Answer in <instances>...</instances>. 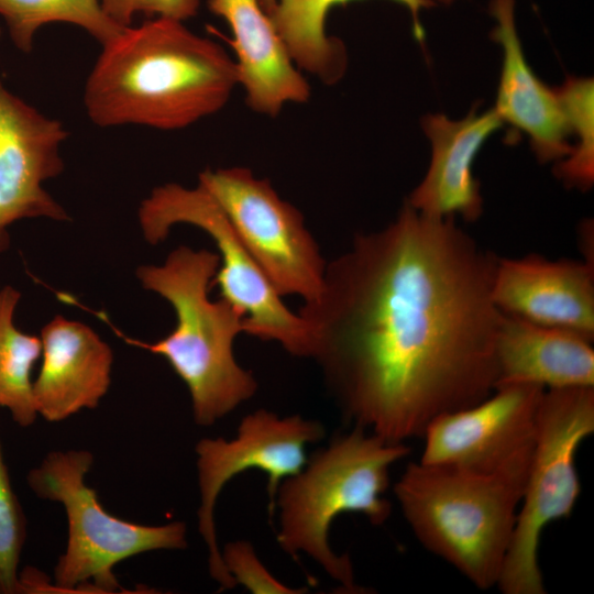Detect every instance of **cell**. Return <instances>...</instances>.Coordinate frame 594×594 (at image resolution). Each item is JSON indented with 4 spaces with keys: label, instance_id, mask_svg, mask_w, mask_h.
I'll return each instance as SVG.
<instances>
[{
    "label": "cell",
    "instance_id": "cb8c5ba5",
    "mask_svg": "<svg viewBox=\"0 0 594 594\" xmlns=\"http://www.w3.org/2000/svg\"><path fill=\"white\" fill-rule=\"evenodd\" d=\"M226 569L237 584L255 594H298L307 588H292L276 578L257 558L251 543L243 540L229 542L221 551Z\"/></svg>",
    "mask_w": 594,
    "mask_h": 594
},
{
    "label": "cell",
    "instance_id": "3957f363",
    "mask_svg": "<svg viewBox=\"0 0 594 594\" xmlns=\"http://www.w3.org/2000/svg\"><path fill=\"white\" fill-rule=\"evenodd\" d=\"M219 264L217 252L179 245L162 265L136 270L143 288L167 300L175 311V328L156 342L132 339L98 314L128 344L168 362L186 384L194 419L200 426L213 425L257 389L253 374L233 353L235 338L246 333L244 315L227 300L209 296Z\"/></svg>",
    "mask_w": 594,
    "mask_h": 594
},
{
    "label": "cell",
    "instance_id": "5bb4252c",
    "mask_svg": "<svg viewBox=\"0 0 594 594\" xmlns=\"http://www.w3.org/2000/svg\"><path fill=\"white\" fill-rule=\"evenodd\" d=\"M42 363L33 381L37 416L61 422L97 407L111 385L113 353L89 326L55 316L41 330Z\"/></svg>",
    "mask_w": 594,
    "mask_h": 594
},
{
    "label": "cell",
    "instance_id": "4316f807",
    "mask_svg": "<svg viewBox=\"0 0 594 594\" xmlns=\"http://www.w3.org/2000/svg\"><path fill=\"white\" fill-rule=\"evenodd\" d=\"M430 1H441V2H444V3H450L452 0H430Z\"/></svg>",
    "mask_w": 594,
    "mask_h": 594
},
{
    "label": "cell",
    "instance_id": "8fae6325",
    "mask_svg": "<svg viewBox=\"0 0 594 594\" xmlns=\"http://www.w3.org/2000/svg\"><path fill=\"white\" fill-rule=\"evenodd\" d=\"M544 388L497 386L483 400L436 417L426 427L420 462L474 472H493L534 444Z\"/></svg>",
    "mask_w": 594,
    "mask_h": 594
},
{
    "label": "cell",
    "instance_id": "d4e9b609",
    "mask_svg": "<svg viewBox=\"0 0 594 594\" xmlns=\"http://www.w3.org/2000/svg\"><path fill=\"white\" fill-rule=\"evenodd\" d=\"M100 3L113 22L127 28L138 13L183 22L197 14L200 0H100Z\"/></svg>",
    "mask_w": 594,
    "mask_h": 594
},
{
    "label": "cell",
    "instance_id": "52a82bcc",
    "mask_svg": "<svg viewBox=\"0 0 594 594\" xmlns=\"http://www.w3.org/2000/svg\"><path fill=\"white\" fill-rule=\"evenodd\" d=\"M594 432V387L544 389L524 492L497 587L544 594L538 550L543 529L571 516L581 494L575 457Z\"/></svg>",
    "mask_w": 594,
    "mask_h": 594
},
{
    "label": "cell",
    "instance_id": "484cf974",
    "mask_svg": "<svg viewBox=\"0 0 594 594\" xmlns=\"http://www.w3.org/2000/svg\"><path fill=\"white\" fill-rule=\"evenodd\" d=\"M264 10L270 13L276 4V0H261Z\"/></svg>",
    "mask_w": 594,
    "mask_h": 594
},
{
    "label": "cell",
    "instance_id": "8992f818",
    "mask_svg": "<svg viewBox=\"0 0 594 594\" xmlns=\"http://www.w3.org/2000/svg\"><path fill=\"white\" fill-rule=\"evenodd\" d=\"M92 463L88 450L52 451L26 476L32 492L59 503L67 517L66 549L54 568L55 593H117L121 587L113 568L119 562L187 546L182 521L147 526L108 513L86 483Z\"/></svg>",
    "mask_w": 594,
    "mask_h": 594
},
{
    "label": "cell",
    "instance_id": "d6986e66",
    "mask_svg": "<svg viewBox=\"0 0 594 594\" xmlns=\"http://www.w3.org/2000/svg\"><path fill=\"white\" fill-rule=\"evenodd\" d=\"M353 0H276L270 12L274 26L298 68L317 76L324 84L336 82L345 69L342 43L326 33L329 11ZM411 14L414 34L422 41L425 31L419 13L433 4L430 0H393Z\"/></svg>",
    "mask_w": 594,
    "mask_h": 594
},
{
    "label": "cell",
    "instance_id": "7a4b0ae2",
    "mask_svg": "<svg viewBox=\"0 0 594 594\" xmlns=\"http://www.w3.org/2000/svg\"><path fill=\"white\" fill-rule=\"evenodd\" d=\"M237 85L235 62L218 43L154 18L102 45L82 100L98 127L173 131L219 111Z\"/></svg>",
    "mask_w": 594,
    "mask_h": 594
},
{
    "label": "cell",
    "instance_id": "ba28073f",
    "mask_svg": "<svg viewBox=\"0 0 594 594\" xmlns=\"http://www.w3.org/2000/svg\"><path fill=\"white\" fill-rule=\"evenodd\" d=\"M138 218L143 238L151 245L163 242L179 223L206 232L220 258L212 286L217 285L221 298L242 311L245 334L276 342L294 356H312L314 341L308 323L285 305L220 206L202 186L187 188L168 183L155 187L142 200Z\"/></svg>",
    "mask_w": 594,
    "mask_h": 594
},
{
    "label": "cell",
    "instance_id": "ffe728a7",
    "mask_svg": "<svg viewBox=\"0 0 594 594\" xmlns=\"http://www.w3.org/2000/svg\"><path fill=\"white\" fill-rule=\"evenodd\" d=\"M20 299L16 288H0V408H7L19 426L29 427L37 417L32 370L41 358L42 342L40 337L15 326L14 314Z\"/></svg>",
    "mask_w": 594,
    "mask_h": 594
},
{
    "label": "cell",
    "instance_id": "4fadbf2b",
    "mask_svg": "<svg viewBox=\"0 0 594 594\" xmlns=\"http://www.w3.org/2000/svg\"><path fill=\"white\" fill-rule=\"evenodd\" d=\"M492 299L504 315L594 339V263L587 260L498 257Z\"/></svg>",
    "mask_w": 594,
    "mask_h": 594
},
{
    "label": "cell",
    "instance_id": "30bf717a",
    "mask_svg": "<svg viewBox=\"0 0 594 594\" xmlns=\"http://www.w3.org/2000/svg\"><path fill=\"white\" fill-rule=\"evenodd\" d=\"M323 436L318 421L299 415L279 418L258 409L241 420L233 439L204 438L197 442L198 530L207 546L209 573L222 590H232L237 583L224 566L217 541L213 512L221 490L238 474L260 470L267 476L268 510L273 515L279 485L302 470L308 461L306 447Z\"/></svg>",
    "mask_w": 594,
    "mask_h": 594
},
{
    "label": "cell",
    "instance_id": "7402d4cb",
    "mask_svg": "<svg viewBox=\"0 0 594 594\" xmlns=\"http://www.w3.org/2000/svg\"><path fill=\"white\" fill-rule=\"evenodd\" d=\"M557 92L576 145L559 161L554 173L565 184L587 190L594 182L593 79L570 77Z\"/></svg>",
    "mask_w": 594,
    "mask_h": 594
},
{
    "label": "cell",
    "instance_id": "9c48e42d",
    "mask_svg": "<svg viewBox=\"0 0 594 594\" xmlns=\"http://www.w3.org/2000/svg\"><path fill=\"white\" fill-rule=\"evenodd\" d=\"M235 233L282 296L304 302L321 292L327 262L301 212L245 167L207 168L198 176Z\"/></svg>",
    "mask_w": 594,
    "mask_h": 594
},
{
    "label": "cell",
    "instance_id": "277c9868",
    "mask_svg": "<svg viewBox=\"0 0 594 594\" xmlns=\"http://www.w3.org/2000/svg\"><path fill=\"white\" fill-rule=\"evenodd\" d=\"M531 451L493 472L411 462L394 485L419 542L481 590L498 583Z\"/></svg>",
    "mask_w": 594,
    "mask_h": 594
},
{
    "label": "cell",
    "instance_id": "5b68a950",
    "mask_svg": "<svg viewBox=\"0 0 594 594\" xmlns=\"http://www.w3.org/2000/svg\"><path fill=\"white\" fill-rule=\"evenodd\" d=\"M409 452L405 442H388L356 426L318 450L277 490L280 548L293 557L306 553L345 592L366 593L355 582L350 558L331 549L329 529L343 513L383 525L392 512L384 497L391 468Z\"/></svg>",
    "mask_w": 594,
    "mask_h": 594
},
{
    "label": "cell",
    "instance_id": "e0dca14e",
    "mask_svg": "<svg viewBox=\"0 0 594 594\" xmlns=\"http://www.w3.org/2000/svg\"><path fill=\"white\" fill-rule=\"evenodd\" d=\"M515 0H492L497 20L492 33L503 47V65L495 110L503 122L528 134L537 158L560 161L572 146L565 114L557 89L547 87L526 62L515 26Z\"/></svg>",
    "mask_w": 594,
    "mask_h": 594
},
{
    "label": "cell",
    "instance_id": "7c38bea8",
    "mask_svg": "<svg viewBox=\"0 0 594 594\" xmlns=\"http://www.w3.org/2000/svg\"><path fill=\"white\" fill-rule=\"evenodd\" d=\"M67 136L61 121L11 92L0 78V253L10 245L9 227L19 220L70 219L43 186L64 169L61 146Z\"/></svg>",
    "mask_w": 594,
    "mask_h": 594
},
{
    "label": "cell",
    "instance_id": "44dd1931",
    "mask_svg": "<svg viewBox=\"0 0 594 594\" xmlns=\"http://www.w3.org/2000/svg\"><path fill=\"white\" fill-rule=\"evenodd\" d=\"M0 16L12 43L23 53L33 50L35 33L48 23L77 25L101 45L112 41L124 29L106 14L100 0H0Z\"/></svg>",
    "mask_w": 594,
    "mask_h": 594
},
{
    "label": "cell",
    "instance_id": "603a6c76",
    "mask_svg": "<svg viewBox=\"0 0 594 594\" xmlns=\"http://www.w3.org/2000/svg\"><path fill=\"white\" fill-rule=\"evenodd\" d=\"M25 539L26 518L0 444V594H19V562Z\"/></svg>",
    "mask_w": 594,
    "mask_h": 594
},
{
    "label": "cell",
    "instance_id": "9a60e30c",
    "mask_svg": "<svg viewBox=\"0 0 594 594\" xmlns=\"http://www.w3.org/2000/svg\"><path fill=\"white\" fill-rule=\"evenodd\" d=\"M503 123L494 108L481 114L472 110L458 121L443 114L425 117L422 129L431 143V160L424 179L406 201L427 216H460L475 221L483 212V199L473 162Z\"/></svg>",
    "mask_w": 594,
    "mask_h": 594
},
{
    "label": "cell",
    "instance_id": "6da1fadb",
    "mask_svg": "<svg viewBox=\"0 0 594 594\" xmlns=\"http://www.w3.org/2000/svg\"><path fill=\"white\" fill-rule=\"evenodd\" d=\"M497 258L454 217L405 201L394 221L358 234L327 263L320 294L298 314L311 358L354 426L405 442L494 392Z\"/></svg>",
    "mask_w": 594,
    "mask_h": 594
},
{
    "label": "cell",
    "instance_id": "2e32d148",
    "mask_svg": "<svg viewBox=\"0 0 594 594\" xmlns=\"http://www.w3.org/2000/svg\"><path fill=\"white\" fill-rule=\"evenodd\" d=\"M208 8L231 29L238 84L251 109L276 116L287 103L308 101L310 87L261 0H208Z\"/></svg>",
    "mask_w": 594,
    "mask_h": 594
},
{
    "label": "cell",
    "instance_id": "ac0fdd59",
    "mask_svg": "<svg viewBox=\"0 0 594 594\" xmlns=\"http://www.w3.org/2000/svg\"><path fill=\"white\" fill-rule=\"evenodd\" d=\"M593 340L504 315L496 339L497 384L544 389L594 387Z\"/></svg>",
    "mask_w": 594,
    "mask_h": 594
}]
</instances>
